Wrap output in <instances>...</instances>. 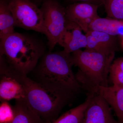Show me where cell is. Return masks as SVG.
<instances>
[{
    "label": "cell",
    "mask_w": 123,
    "mask_h": 123,
    "mask_svg": "<svg viewBox=\"0 0 123 123\" xmlns=\"http://www.w3.org/2000/svg\"><path fill=\"white\" fill-rule=\"evenodd\" d=\"M73 66L71 54L64 50L49 51L44 53L31 72L34 76L32 79L53 89L76 94L82 89L73 72Z\"/></svg>",
    "instance_id": "obj_1"
},
{
    "label": "cell",
    "mask_w": 123,
    "mask_h": 123,
    "mask_svg": "<svg viewBox=\"0 0 123 123\" xmlns=\"http://www.w3.org/2000/svg\"><path fill=\"white\" fill-rule=\"evenodd\" d=\"M115 52L86 49L71 53L74 65L78 68L76 79L88 95L98 94L100 88L108 86V75Z\"/></svg>",
    "instance_id": "obj_2"
},
{
    "label": "cell",
    "mask_w": 123,
    "mask_h": 123,
    "mask_svg": "<svg viewBox=\"0 0 123 123\" xmlns=\"http://www.w3.org/2000/svg\"><path fill=\"white\" fill-rule=\"evenodd\" d=\"M43 41L34 36L14 32L0 42V55L11 68L25 75L31 72L45 53Z\"/></svg>",
    "instance_id": "obj_3"
},
{
    "label": "cell",
    "mask_w": 123,
    "mask_h": 123,
    "mask_svg": "<svg viewBox=\"0 0 123 123\" xmlns=\"http://www.w3.org/2000/svg\"><path fill=\"white\" fill-rule=\"evenodd\" d=\"M27 104L44 123H52L76 94L53 89L38 83L27 75H22Z\"/></svg>",
    "instance_id": "obj_4"
},
{
    "label": "cell",
    "mask_w": 123,
    "mask_h": 123,
    "mask_svg": "<svg viewBox=\"0 0 123 123\" xmlns=\"http://www.w3.org/2000/svg\"><path fill=\"white\" fill-rule=\"evenodd\" d=\"M9 8L14 18L15 27L49 35L40 8L30 0H9Z\"/></svg>",
    "instance_id": "obj_5"
},
{
    "label": "cell",
    "mask_w": 123,
    "mask_h": 123,
    "mask_svg": "<svg viewBox=\"0 0 123 123\" xmlns=\"http://www.w3.org/2000/svg\"><path fill=\"white\" fill-rule=\"evenodd\" d=\"M43 14L44 26L48 33V45L51 51L59 42L65 29L67 20L66 8L57 0L44 2L40 7Z\"/></svg>",
    "instance_id": "obj_6"
},
{
    "label": "cell",
    "mask_w": 123,
    "mask_h": 123,
    "mask_svg": "<svg viewBox=\"0 0 123 123\" xmlns=\"http://www.w3.org/2000/svg\"><path fill=\"white\" fill-rule=\"evenodd\" d=\"M9 65L4 57L0 55V99L25 100L26 91L22 75Z\"/></svg>",
    "instance_id": "obj_7"
},
{
    "label": "cell",
    "mask_w": 123,
    "mask_h": 123,
    "mask_svg": "<svg viewBox=\"0 0 123 123\" xmlns=\"http://www.w3.org/2000/svg\"><path fill=\"white\" fill-rule=\"evenodd\" d=\"M90 101L80 123H118L113 117L111 108L99 94L90 95Z\"/></svg>",
    "instance_id": "obj_8"
},
{
    "label": "cell",
    "mask_w": 123,
    "mask_h": 123,
    "mask_svg": "<svg viewBox=\"0 0 123 123\" xmlns=\"http://www.w3.org/2000/svg\"><path fill=\"white\" fill-rule=\"evenodd\" d=\"M98 6L87 2H78L69 5L66 8L67 20L75 23L86 33L89 30L90 24L99 17Z\"/></svg>",
    "instance_id": "obj_9"
},
{
    "label": "cell",
    "mask_w": 123,
    "mask_h": 123,
    "mask_svg": "<svg viewBox=\"0 0 123 123\" xmlns=\"http://www.w3.org/2000/svg\"><path fill=\"white\" fill-rule=\"evenodd\" d=\"M81 28L75 23L68 20L65 29L58 44L64 50L71 54L87 46V38Z\"/></svg>",
    "instance_id": "obj_10"
},
{
    "label": "cell",
    "mask_w": 123,
    "mask_h": 123,
    "mask_svg": "<svg viewBox=\"0 0 123 123\" xmlns=\"http://www.w3.org/2000/svg\"><path fill=\"white\" fill-rule=\"evenodd\" d=\"M87 46L86 49L105 52H116L117 37L104 32L90 30L86 33Z\"/></svg>",
    "instance_id": "obj_11"
},
{
    "label": "cell",
    "mask_w": 123,
    "mask_h": 123,
    "mask_svg": "<svg viewBox=\"0 0 123 123\" xmlns=\"http://www.w3.org/2000/svg\"><path fill=\"white\" fill-rule=\"evenodd\" d=\"M98 94L114 110L118 123H123V88L113 85L101 87Z\"/></svg>",
    "instance_id": "obj_12"
},
{
    "label": "cell",
    "mask_w": 123,
    "mask_h": 123,
    "mask_svg": "<svg viewBox=\"0 0 123 123\" xmlns=\"http://www.w3.org/2000/svg\"><path fill=\"white\" fill-rule=\"evenodd\" d=\"M90 30L98 31L112 36L123 37V20H118L107 17H99L93 21L89 27Z\"/></svg>",
    "instance_id": "obj_13"
},
{
    "label": "cell",
    "mask_w": 123,
    "mask_h": 123,
    "mask_svg": "<svg viewBox=\"0 0 123 123\" xmlns=\"http://www.w3.org/2000/svg\"><path fill=\"white\" fill-rule=\"evenodd\" d=\"M14 117L10 123H44L27 104L25 100H16Z\"/></svg>",
    "instance_id": "obj_14"
},
{
    "label": "cell",
    "mask_w": 123,
    "mask_h": 123,
    "mask_svg": "<svg viewBox=\"0 0 123 123\" xmlns=\"http://www.w3.org/2000/svg\"><path fill=\"white\" fill-rule=\"evenodd\" d=\"M9 0H0V39L14 33V18L9 8Z\"/></svg>",
    "instance_id": "obj_15"
},
{
    "label": "cell",
    "mask_w": 123,
    "mask_h": 123,
    "mask_svg": "<svg viewBox=\"0 0 123 123\" xmlns=\"http://www.w3.org/2000/svg\"><path fill=\"white\" fill-rule=\"evenodd\" d=\"M90 101V97L88 96L84 102L66 111L52 123H80Z\"/></svg>",
    "instance_id": "obj_16"
},
{
    "label": "cell",
    "mask_w": 123,
    "mask_h": 123,
    "mask_svg": "<svg viewBox=\"0 0 123 123\" xmlns=\"http://www.w3.org/2000/svg\"><path fill=\"white\" fill-rule=\"evenodd\" d=\"M109 75L113 85L123 88V57L114 60Z\"/></svg>",
    "instance_id": "obj_17"
},
{
    "label": "cell",
    "mask_w": 123,
    "mask_h": 123,
    "mask_svg": "<svg viewBox=\"0 0 123 123\" xmlns=\"http://www.w3.org/2000/svg\"><path fill=\"white\" fill-rule=\"evenodd\" d=\"M104 5L107 17L123 20V0H104Z\"/></svg>",
    "instance_id": "obj_18"
},
{
    "label": "cell",
    "mask_w": 123,
    "mask_h": 123,
    "mask_svg": "<svg viewBox=\"0 0 123 123\" xmlns=\"http://www.w3.org/2000/svg\"><path fill=\"white\" fill-rule=\"evenodd\" d=\"M14 117L13 108L8 101H1L0 105V123H10Z\"/></svg>",
    "instance_id": "obj_19"
},
{
    "label": "cell",
    "mask_w": 123,
    "mask_h": 123,
    "mask_svg": "<svg viewBox=\"0 0 123 123\" xmlns=\"http://www.w3.org/2000/svg\"><path fill=\"white\" fill-rule=\"evenodd\" d=\"M70 4L75 2H84L91 3L93 4L97 5L98 6L104 4V0H68Z\"/></svg>",
    "instance_id": "obj_20"
},
{
    "label": "cell",
    "mask_w": 123,
    "mask_h": 123,
    "mask_svg": "<svg viewBox=\"0 0 123 123\" xmlns=\"http://www.w3.org/2000/svg\"><path fill=\"white\" fill-rule=\"evenodd\" d=\"M30 1L35 4L38 7L40 5H42L43 3L46 1L49 0H30Z\"/></svg>",
    "instance_id": "obj_21"
},
{
    "label": "cell",
    "mask_w": 123,
    "mask_h": 123,
    "mask_svg": "<svg viewBox=\"0 0 123 123\" xmlns=\"http://www.w3.org/2000/svg\"><path fill=\"white\" fill-rule=\"evenodd\" d=\"M121 45H122V47L123 49V37L121 38Z\"/></svg>",
    "instance_id": "obj_22"
}]
</instances>
